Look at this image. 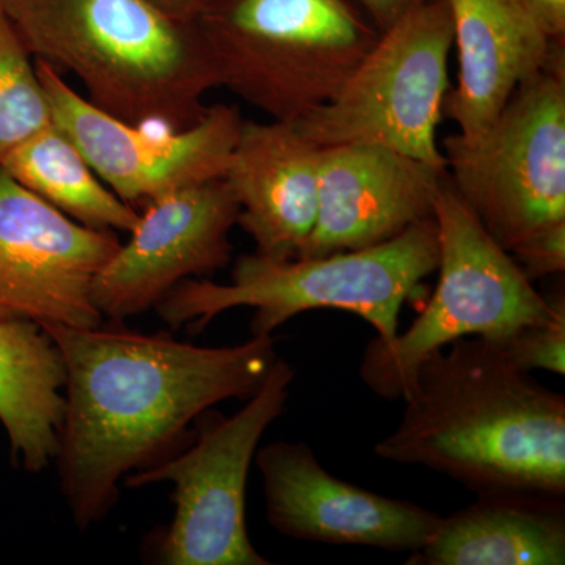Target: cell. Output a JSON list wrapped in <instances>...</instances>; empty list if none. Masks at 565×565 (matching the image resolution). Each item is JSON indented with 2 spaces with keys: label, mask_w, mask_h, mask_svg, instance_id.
Wrapping results in <instances>:
<instances>
[{
  "label": "cell",
  "mask_w": 565,
  "mask_h": 565,
  "mask_svg": "<svg viewBox=\"0 0 565 565\" xmlns=\"http://www.w3.org/2000/svg\"><path fill=\"white\" fill-rule=\"evenodd\" d=\"M239 204L225 178L181 189L145 206L131 239L93 282L99 313L120 322L145 313L174 286L228 266Z\"/></svg>",
  "instance_id": "12"
},
{
  "label": "cell",
  "mask_w": 565,
  "mask_h": 565,
  "mask_svg": "<svg viewBox=\"0 0 565 565\" xmlns=\"http://www.w3.org/2000/svg\"><path fill=\"white\" fill-rule=\"evenodd\" d=\"M373 22L379 32L385 31L408 11L418 9L430 0H352Z\"/></svg>",
  "instance_id": "24"
},
{
  "label": "cell",
  "mask_w": 565,
  "mask_h": 565,
  "mask_svg": "<svg viewBox=\"0 0 565 565\" xmlns=\"http://www.w3.org/2000/svg\"><path fill=\"white\" fill-rule=\"evenodd\" d=\"M52 125L84 154L104 184L134 210L181 189L225 177L241 125L237 107L215 104L184 129H151L107 114L61 73L35 62Z\"/></svg>",
  "instance_id": "10"
},
{
  "label": "cell",
  "mask_w": 565,
  "mask_h": 565,
  "mask_svg": "<svg viewBox=\"0 0 565 565\" xmlns=\"http://www.w3.org/2000/svg\"><path fill=\"white\" fill-rule=\"evenodd\" d=\"M445 177L379 145L321 147L318 218L300 258L374 247L433 221Z\"/></svg>",
  "instance_id": "14"
},
{
  "label": "cell",
  "mask_w": 565,
  "mask_h": 565,
  "mask_svg": "<svg viewBox=\"0 0 565 565\" xmlns=\"http://www.w3.org/2000/svg\"><path fill=\"white\" fill-rule=\"evenodd\" d=\"M147 2L172 20L196 22L212 0H147Z\"/></svg>",
  "instance_id": "25"
},
{
  "label": "cell",
  "mask_w": 565,
  "mask_h": 565,
  "mask_svg": "<svg viewBox=\"0 0 565 565\" xmlns=\"http://www.w3.org/2000/svg\"><path fill=\"white\" fill-rule=\"evenodd\" d=\"M437 223H418L392 241L359 250L275 262L253 253L234 263L232 281L184 280L156 310L167 326L199 334L233 308L255 310L253 337L273 334L305 311L341 310L373 327L375 340L392 343L399 315L423 280L437 273Z\"/></svg>",
  "instance_id": "4"
},
{
  "label": "cell",
  "mask_w": 565,
  "mask_h": 565,
  "mask_svg": "<svg viewBox=\"0 0 565 565\" xmlns=\"http://www.w3.org/2000/svg\"><path fill=\"white\" fill-rule=\"evenodd\" d=\"M403 418L374 446L476 494L565 497V397L516 367L486 338L429 353L405 392Z\"/></svg>",
  "instance_id": "2"
},
{
  "label": "cell",
  "mask_w": 565,
  "mask_h": 565,
  "mask_svg": "<svg viewBox=\"0 0 565 565\" xmlns=\"http://www.w3.org/2000/svg\"><path fill=\"white\" fill-rule=\"evenodd\" d=\"M319 151L294 122L241 125L223 178L239 204L237 225L258 255L275 262L302 256L318 218Z\"/></svg>",
  "instance_id": "15"
},
{
  "label": "cell",
  "mask_w": 565,
  "mask_h": 565,
  "mask_svg": "<svg viewBox=\"0 0 565 565\" xmlns=\"http://www.w3.org/2000/svg\"><path fill=\"white\" fill-rule=\"evenodd\" d=\"M564 54L553 47L478 139L440 145L457 195L509 253L565 222Z\"/></svg>",
  "instance_id": "8"
},
{
  "label": "cell",
  "mask_w": 565,
  "mask_h": 565,
  "mask_svg": "<svg viewBox=\"0 0 565 565\" xmlns=\"http://www.w3.org/2000/svg\"><path fill=\"white\" fill-rule=\"evenodd\" d=\"M440 259L433 299L392 343L364 349L359 374L386 401H403L422 360L460 338L501 341L553 313V299L535 291L511 253L492 239L448 177L435 199Z\"/></svg>",
  "instance_id": "6"
},
{
  "label": "cell",
  "mask_w": 565,
  "mask_h": 565,
  "mask_svg": "<svg viewBox=\"0 0 565 565\" xmlns=\"http://www.w3.org/2000/svg\"><path fill=\"white\" fill-rule=\"evenodd\" d=\"M0 169L70 218L103 232L131 233L140 212L110 191L84 154L50 125L3 159Z\"/></svg>",
  "instance_id": "19"
},
{
  "label": "cell",
  "mask_w": 565,
  "mask_h": 565,
  "mask_svg": "<svg viewBox=\"0 0 565 565\" xmlns=\"http://www.w3.org/2000/svg\"><path fill=\"white\" fill-rule=\"evenodd\" d=\"M527 280L534 281L565 270V222L535 234L511 252Z\"/></svg>",
  "instance_id": "22"
},
{
  "label": "cell",
  "mask_w": 565,
  "mask_h": 565,
  "mask_svg": "<svg viewBox=\"0 0 565 565\" xmlns=\"http://www.w3.org/2000/svg\"><path fill=\"white\" fill-rule=\"evenodd\" d=\"M550 40H565V0H516Z\"/></svg>",
  "instance_id": "23"
},
{
  "label": "cell",
  "mask_w": 565,
  "mask_h": 565,
  "mask_svg": "<svg viewBox=\"0 0 565 565\" xmlns=\"http://www.w3.org/2000/svg\"><path fill=\"white\" fill-rule=\"evenodd\" d=\"M296 377L275 359L262 385L232 416L200 423L191 445L122 481L129 489L172 482L174 514L151 535L152 563L163 565H269L253 546L245 516L248 471L264 433L280 418Z\"/></svg>",
  "instance_id": "7"
},
{
  "label": "cell",
  "mask_w": 565,
  "mask_h": 565,
  "mask_svg": "<svg viewBox=\"0 0 565 565\" xmlns=\"http://www.w3.org/2000/svg\"><path fill=\"white\" fill-rule=\"evenodd\" d=\"M196 28L221 87L294 125L341 90L381 33L352 0H212Z\"/></svg>",
  "instance_id": "5"
},
{
  "label": "cell",
  "mask_w": 565,
  "mask_h": 565,
  "mask_svg": "<svg viewBox=\"0 0 565 565\" xmlns=\"http://www.w3.org/2000/svg\"><path fill=\"white\" fill-rule=\"evenodd\" d=\"M455 46L448 0H430L379 33L341 90L297 129L319 147L379 145L446 172L437 140Z\"/></svg>",
  "instance_id": "9"
},
{
  "label": "cell",
  "mask_w": 565,
  "mask_h": 565,
  "mask_svg": "<svg viewBox=\"0 0 565 565\" xmlns=\"http://www.w3.org/2000/svg\"><path fill=\"white\" fill-rule=\"evenodd\" d=\"M500 345L504 355L526 373L535 370L565 374V300L564 294L553 297V313L544 321L530 323L509 334Z\"/></svg>",
  "instance_id": "21"
},
{
  "label": "cell",
  "mask_w": 565,
  "mask_h": 565,
  "mask_svg": "<svg viewBox=\"0 0 565 565\" xmlns=\"http://www.w3.org/2000/svg\"><path fill=\"white\" fill-rule=\"evenodd\" d=\"M267 522L297 541L422 552L440 525L437 512L338 479L310 445L274 441L258 448Z\"/></svg>",
  "instance_id": "13"
},
{
  "label": "cell",
  "mask_w": 565,
  "mask_h": 565,
  "mask_svg": "<svg viewBox=\"0 0 565 565\" xmlns=\"http://www.w3.org/2000/svg\"><path fill=\"white\" fill-rule=\"evenodd\" d=\"M120 244L114 232L73 221L0 169V318L98 327L93 282Z\"/></svg>",
  "instance_id": "11"
},
{
  "label": "cell",
  "mask_w": 565,
  "mask_h": 565,
  "mask_svg": "<svg viewBox=\"0 0 565 565\" xmlns=\"http://www.w3.org/2000/svg\"><path fill=\"white\" fill-rule=\"evenodd\" d=\"M35 62L74 74L88 102L122 121L184 129L221 87L196 22L147 0H0Z\"/></svg>",
  "instance_id": "3"
},
{
  "label": "cell",
  "mask_w": 565,
  "mask_h": 565,
  "mask_svg": "<svg viewBox=\"0 0 565 565\" xmlns=\"http://www.w3.org/2000/svg\"><path fill=\"white\" fill-rule=\"evenodd\" d=\"M41 329L65 364L55 460L81 531L109 515L129 475L181 449L192 422L223 401L248 399L277 359L273 334L206 348L117 323Z\"/></svg>",
  "instance_id": "1"
},
{
  "label": "cell",
  "mask_w": 565,
  "mask_h": 565,
  "mask_svg": "<svg viewBox=\"0 0 565 565\" xmlns=\"http://www.w3.org/2000/svg\"><path fill=\"white\" fill-rule=\"evenodd\" d=\"M0 10V166L22 141L52 125L36 63Z\"/></svg>",
  "instance_id": "20"
},
{
  "label": "cell",
  "mask_w": 565,
  "mask_h": 565,
  "mask_svg": "<svg viewBox=\"0 0 565 565\" xmlns=\"http://www.w3.org/2000/svg\"><path fill=\"white\" fill-rule=\"evenodd\" d=\"M65 382L62 353L39 323L0 318V423L29 473L57 457Z\"/></svg>",
  "instance_id": "18"
},
{
  "label": "cell",
  "mask_w": 565,
  "mask_h": 565,
  "mask_svg": "<svg viewBox=\"0 0 565 565\" xmlns=\"http://www.w3.org/2000/svg\"><path fill=\"white\" fill-rule=\"evenodd\" d=\"M457 46V85L444 114L457 136L478 139L522 82L545 68L552 40L516 0H448Z\"/></svg>",
  "instance_id": "16"
},
{
  "label": "cell",
  "mask_w": 565,
  "mask_h": 565,
  "mask_svg": "<svg viewBox=\"0 0 565 565\" xmlns=\"http://www.w3.org/2000/svg\"><path fill=\"white\" fill-rule=\"evenodd\" d=\"M418 565H564V497L479 493L475 503L441 516Z\"/></svg>",
  "instance_id": "17"
}]
</instances>
